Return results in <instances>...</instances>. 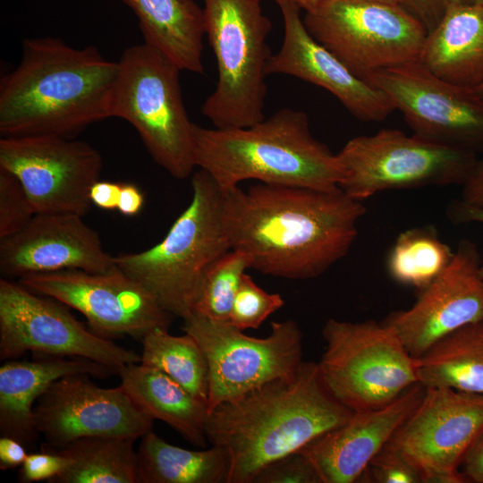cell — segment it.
Here are the masks:
<instances>
[{"label": "cell", "mask_w": 483, "mask_h": 483, "mask_svg": "<svg viewBox=\"0 0 483 483\" xmlns=\"http://www.w3.org/2000/svg\"><path fill=\"white\" fill-rule=\"evenodd\" d=\"M140 363L157 369L208 403L209 373L207 357L191 335H173L155 328L141 339Z\"/></svg>", "instance_id": "obj_29"}, {"label": "cell", "mask_w": 483, "mask_h": 483, "mask_svg": "<svg viewBox=\"0 0 483 483\" xmlns=\"http://www.w3.org/2000/svg\"><path fill=\"white\" fill-rule=\"evenodd\" d=\"M415 359L424 387L483 395V320L454 331Z\"/></svg>", "instance_id": "obj_27"}, {"label": "cell", "mask_w": 483, "mask_h": 483, "mask_svg": "<svg viewBox=\"0 0 483 483\" xmlns=\"http://www.w3.org/2000/svg\"><path fill=\"white\" fill-rule=\"evenodd\" d=\"M60 301L22 284L0 279V360L30 352L38 356L88 359L118 373L140 355L87 328Z\"/></svg>", "instance_id": "obj_12"}, {"label": "cell", "mask_w": 483, "mask_h": 483, "mask_svg": "<svg viewBox=\"0 0 483 483\" xmlns=\"http://www.w3.org/2000/svg\"><path fill=\"white\" fill-rule=\"evenodd\" d=\"M27 447L10 436L0 437V469L7 470L21 467L27 459Z\"/></svg>", "instance_id": "obj_40"}, {"label": "cell", "mask_w": 483, "mask_h": 483, "mask_svg": "<svg viewBox=\"0 0 483 483\" xmlns=\"http://www.w3.org/2000/svg\"><path fill=\"white\" fill-rule=\"evenodd\" d=\"M461 472L465 482L483 483V432L466 453Z\"/></svg>", "instance_id": "obj_38"}, {"label": "cell", "mask_w": 483, "mask_h": 483, "mask_svg": "<svg viewBox=\"0 0 483 483\" xmlns=\"http://www.w3.org/2000/svg\"><path fill=\"white\" fill-rule=\"evenodd\" d=\"M118 64L112 117L130 123L153 160L174 178H188L196 168L194 123L182 98L181 69L146 43L127 47Z\"/></svg>", "instance_id": "obj_7"}, {"label": "cell", "mask_w": 483, "mask_h": 483, "mask_svg": "<svg viewBox=\"0 0 483 483\" xmlns=\"http://www.w3.org/2000/svg\"><path fill=\"white\" fill-rule=\"evenodd\" d=\"M134 442L125 437L91 436L59 448H46L69 461L64 471L51 483H139Z\"/></svg>", "instance_id": "obj_28"}, {"label": "cell", "mask_w": 483, "mask_h": 483, "mask_svg": "<svg viewBox=\"0 0 483 483\" xmlns=\"http://www.w3.org/2000/svg\"><path fill=\"white\" fill-rule=\"evenodd\" d=\"M30 290L80 312L91 330L109 338L141 339L155 328L168 329L169 314L140 283L116 266L104 273L63 270L21 278Z\"/></svg>", "instance_id": "obj_16"}, {"label": "cell", "mask_w": 483, "mask_h": 483, "mask_svg": "<svg viewBox=\"0 0 483 483\" xmlns=\"http://www.w3.org/2000/svg\"><path fill=\"white\" fill-rule=\"evenodd\" d=\"M135 13L144 43L181 71L202 74L203 9L194 0H123Z\"/></svg>", "instance_id": "obj_25"}, {"label": "cell", "mask_w": 483, "mask_h": 483, "mask_svg": "<svg viewBox=\"0 0 483 483\" xmlns=\"http://www.w3.org/2000/svg\"><path fill=\"white\" fill-rule=\"evenodd\" d=\"M482 432L483 395L425 387L389 444L415 466L423 483H463L462 461Z\"/></svg>", "instance_id": "obj_15"}, {"label": "cell", "mask_w": 483, "mask_h": 483, "mask_svg": "<svg viewBox=\"0 0 483 483\" xmlns=\"http://www.w3.org/2000/svg\"><path fill=\"white\" fill-rule=\"evenodd\" d=\"M35 426L44 448H59L76 439L114 436L137 440L153 422L120 385L97 386L86 374L55 381L34 407Z\"/></svg>", "instance_id": "obj_17"}, {"label": "cell", "mask_w": 483, "mask_h": 483, "mask_svg": "<svg viewBox=\"0 0 483 483\" xmlns=\"http://www.w3.org/2000/svg\"><path fill=\"white\" fill-rule=\"evenodd\" d=\"M252 483H321V480L308 457L298 451L267 465Z\"/></svg>", "instance_id": "obj_35"}, {"label": "cell", "mask_w": 483, "mask_h": 483, "mask_svg": "<svg viewBox=\"0 0 483 483\" xmlns=\"http://www.w3.org/2000/svg\"><path fill=\"white\" fill-rule=\"evenodd\" d=\"M481 263L476 244L462 240L447 267L419 292L415 303L385 320L414 358L454 331L483 320Z\"/></svg>", "instance_id": "obj_18"}, {"label": "cell", "mask_w": 483, "mask_h": 483, "mask_svg": "<svg viewBox=\"0 0 483 483\" xmlns=\"http://www.w3.org/2000/svg\"><path fill=\"white\" fill-rule=\"evenodd\" d=\"M100 153L85 141L57 136L2 137L0 167L24 187L36 214L86 215L99 180Z\"/></svg>", "instance_id": "obj_14"}, {"label": "cell", "mask_w": 483, "mask_h": 483, "mask_svg": "<svg viewBox=\"0 0 483 483\" xmlns=\"http://www.w3.org/2000/svg\"><path fill=\"white\" fill-rule=\"evenodd\" d=\"M139 483H228L231 461L222 447L190 450L169 444L153 430L140 438Z\"/></svg>", "instance_id": "obj_26"}, {"label": "cell", "mask_w": 483, "mask_h": 483, "mask_svg": "<svg viewBox=\"0 0 483 483\" xmlns=\"http://www.w3.org/2000/svg\"><path fill=\"white\" fill-rule=\"evenodd\" d=\"M322 336L321 378L352 411L383 407L419 384L416 359L385 321L329 318Z\"/></svg>", "instance_id": "obj_8"}, {"label": "cell", "mask_w": 483, "mask_h": 483, "mask_svg": "<svg viewBox=\"0 0 483 483\" xmlns=\"http://www.w3.org/2000/svg\"><path fill=\"white\" fill-rule=\"evenodd\" d=\"M114 267L98 233L77 214H36L0 240V271L8 279L63 270L104 273Z\"/></svg>", "instance_id": "obj_19"}, {"label": "cell", "mask_w": 483, "mask_h": 483, "mask_svg": "<svg viewBox=\"0 0 483 483\" xmlns=\"http://www.w3.org/2000/svg\"><path fill=\"white\" fill-rule=\"evenodd\" d=\"M68 462L64 455L52 449L43 448L39 453H29L20 467L19 481L33 483L45 480L51 483L64 471Z\"/></svg>", "instance_id": "obj_36"}, {"label": "cell", "mask_w": 483, "mask_h": 483, "mask_svg": "<svg viewBox=\"0 0 483 483\" xmlns=\"http://www.w3.org/2000/svg\"><path fill=\"white\" fill-rule=\"evenodd\" d=\"M249 268L250 258L241 250L232 249L219 257L200 279L192 313L218 322H229L234 296Z\"/></svg>", "instance_id": "obj_31"}, {"label": "cell", "mask_w": 483, "mask_h": 483, "mask_svg": "<svg viewBox=\"0 0 483 483\" xmlns=\"http://www.w3.org/2000/svg\"><path fill=\"white\" fill-rule=\"evenodd\" d=\"M446 214L454 224L479 223L483 225V207L469 204L462 199L452 201ZM480 275L483 278V262L480 266Z\"/></svg>", "instance_id": "obj_41"}, {"label": "cell", "mask_w": 483, "mask_h": 483, "mask_svg": "<svg viewBox=\"0 0 483 483\" xmlns=\"http://www.w3.org/2000/svg\"><path fill=\"white\" fill-rule=\"evenodd\" d=\"M118 61L60 38H25L21 58L0 80L2 137L73 138L112 117Z\"/></svg>", "instance_id": "obj_2"}, {"label": "cell", "mask_w": 483, "mask_h": 483, "mask_svg": "<svg viewBox=\"0 0 483 483\" xmlns=\"http://www.w3.org/2000/svg\"><path fill=\"white\" fill-rule=\"evenodd\" d=\"M192 197L164 239L115 266L143 285L171 315L186 318L207 268L232 250L223 217L224 191L204 170L191 178Z\"/></svg>", "instance_id": "obj_5"}, {"label": "cell", "mask_w": 483, "mask_h": 483, "mask_svg": "<svg viewBox=\"0 0 483 483\" xmlns=\"http://www.w3.org/2000/svg\"><path fill=\"white\" fill-rule=\"evenodd\" d=\"M311 36L356 76L419 60L428 30L400 4L321 0L306 12Z\"/></svg>", "instance_id": "obj_10"}, {"label": "cell", "mask_w": 483, "mask_h": 483, "mask_svg": "<svg viewBox=\"0 0 483 483\" xmlns=\"http://www.w3.org/2000/svg\"><path fill=\"white\" fill-rule=\"evenodd\" d=\"M374 1H381V2H386V3L400 4L403 5V0H374Z\"/></svg>", "instance_id": "obj_47"}, {"label": "cell", "mask_w": 483, "mask_h": 483, "mask_svg": "<svg viewBox=\"0 0 483 483\" xmlns=\"http://www.w3.org/2000/svg\"><path fill=\"white\" fill-rule=\"evenodd\" d=\"M367 80L402 113L413 134L483 151V97L474 88L447 81L419 60L377 71Z\"/></svg>", "instance_id": "obj_13"}, {"label": "cell", "mask_w": 483, "mask_h": 483, "mask_svg": "<svg viewBox=\"0 0 483 483\" xmlns=\"http://www.w3.org/2000/svg\"><path fill=\"white\" fill-rule=\"evenodd\" d=\"M205 34L214 52L217 81L201 106L215 128L250 126L266 116L267 66L272 56L270 20L261 0H203Z\"/></svg>", "instance_id": "obj_6"}, {"label": "cell", "mask_w": 483, "mask_h": 483, "mask_svg": "<svg viewBox=\"0 0 483 483\" xmlns=\"http://www.w3.org/2000/svg\"><path fill=\"white\" fill-rule=\"evenodd\" d=\"M284 305L279 293H269L244 274L231 309L229 323L240 330L258 329L274 312Z\"/></svg>", "instance_id": "obj_32"}, {"label": "cell", "mask_w": 483, "mask_h": 483, "mask_svg": "<svg viewBox=\"0 0 483 483\" xmlns=\"http://www.w3.org/2000/svg\"><path fill=\"white\" fill-rule=\"evenodd\" d=\"M449 4H482L483 0H447Z\"/></svg>", "instance_id": "obj_45"}, {"label": "cell", "mask_w": 483, "mask_h": 483, "mask_svg": "<svg viewBox=\"0 0 483 483\" xmlns=\"http://www.w3.org/2000/svg\"><path fill=\"white\" fill-rule=\"evenodd\" d=\"M35 215L20 180L0 167V240L21 230Z\"/></svg>", "instance_id": "obj_33"}, {"label": "cell", "mask_w": 483, "mask_h": 483, "mask_svg": "<svg viewBox=\"0 0 483 483\" xmlns=\"http://www.w3.org/2000/svg\"><path fill=\"white\" fill-rule=\"evenodd\" d=\"M424 391L423 386L416 384L383 407L353 411L345 422L301 449L321 483L359 482L372 459L417 406Z\"/></svg>", "instance_id": "obj_21"}, {"label": "cell", "mask_w": 483, "mask_h": 483, "mask_svg": "<svg viewBox=\"0 0 483 483\" xmlns=\"http://www.w3.org/2000/svg\"><path fill=\"white\" fill-rule=\"evenodd\" d=\"M278 5L284 21V38L279 51L268 62L267 75H290L318 86L360 121L380 122L395 110L382 90L352 73L311 36L299 5L291 2Z\"/></svg>", "instance_id": "obj_20"}, {"label": "cell", "mask_w": 483, "mask_h": 483, "mask_svg": "<svg viewBox=\"0 0 483 483\" xmlns=\"http://www.w3.org/2000/svg\"><path fill=\"white\" fill-rule=\"evenodd\" d=\"M453 251L432 226L413 227L401 233L387 258L386 267L397 283L419 292L449 265Z\"/></svg>", "instance_id": "obj_30"}, {"label": "cell", "mask_w": 483, "mask_h": 483, "mask_svg": "<svg viewBox=\"0 0 483 483\" xmlns=\"http://www.w3.org/2000/svg\"><path fill=\"white\" fill-rule=\"evenodd\" d=\"M463 201L483 207V160H478L469 177L462 185Z\"/></svg>", "instance_id": "obj_42"}, {"label": "cell", "mask_w": 483, "mask_h": 483, "mask_svg": "<svg viewBox=\"0 0 483 483\" xmlns=\"http://www.w3.org/2000/svg\"><path fill=\"white\" fill-rule=\"evenodd\" d=\"M183 322V331L196 339L208 360V411L267 382L292 377L303 363L302 332L292 319L272 322L263 338L196 313Z\"/></svg>", "instance_id": "obj_11"}, {"label": "cell", "mask_w": 483, "mask_h": 483, "mask_svg": "<svg viewBox=\"0 0 483 483\" xmlns=\"http://www.w3.org/2000/svg\"><path fill=\"white\" fill-rule=\"evenodd\" d=\"M121 187L122 182L98 180L89 191L92 204L105 210L117 208Z\"/></svg>", "instance_id": "obj_39"}, {"label": "cell", "mask_w": 483, "mask_h": 483, "mask_svg": "<svg viewBox=\"0 0 483 483\" xmlns=\"http://www.w3.org/2000/svg\"><path fill=\"white\" fill-rule=\"evenodd\" d=\"M352 411L325 386L318 363L258 386L208 412V443L229 454L228 483H252L267 465L343 424Z\"/></svg>", "instance_id": "obj_3"}, {"label": "cell", "mask_w": 483, "mask_h": 483, "mask_svg": "<svg viewBox=\"0 0 483 483\" xmlns=\"http://www.w3.org/2000/svg\"><path fill=\"white\" fill-rule=\"evenodd\" d=\"M196 167L222 190L247 180L331 191L339 188L337 154L311 133L307 114L284 108L247 127L205 128L194 123Z\"/></svg>", "instance_id": "obj_4"}, {"label": "cell", "mask_w": 483, "mask_h": 483, "mask_svg": "<svg viewBox=\"0 0 483 483\" xmlns=\"http://www.w3.org/2000/svg\"><path fill=\"white\" fill-rule=\"evenodd\" d=\"M263 1V0H261ZM276 2L277 4L284 2H291L299 5L305 12L313 10L321 0H271Z\"/></svg>", "instance_id": "obj_44"}, {"label": "cell", "mask_w": 483, "mask_h": 483, "mask_svg": "<svg viewBox=\"0 0 483 483\" xmlns=\"http://www.w3.org/2000/svg\"><path fill=\"white\" fill-rule=\"evenodd\" d=\"M144 195L132 183H122L117 210L125 216L138 215L144 206Z\"/></svg>", "instance_id": "obj_43"}, {"label": "cell", "mask_w": 483, "mask_h": 483, "mask_svg": "<svg viewBox=\"0 0 483 483\" xmlns=\"http://www.w3.org/2000/svg\"><path fill=\"white\" fill-rule=\"evenodd\" d=\"M359 482L423 483V479L415 466L388 442L372 459Z\"/></svg>", "instance_id": "obj_34"}, {"label": "cell", "mask_w": 483, "mask_h": 483, "mask_svg": "<svg viewBox=\"0 0 483 483\" xmlns=\"http://www.w3.org/2000/svg\"><path fill=\"white\" fill-rule=\"evenodd\" d=\"M419 61L447 81L470 88L483 83V3L449 4L428 32Z\"/></svg>", "instance_id": "obj_23"}, {"label": "cell", "mask_w": 483, "mask_h": 483, "mask_svg": "<svg viewBox=\"0 0 483 483\" xmlns=\"http://www.w3.org/2000/svg\"><path fill=\"white\" fill-rule=\"evenodd\" d=\"M232 249L250 268L286 279H313L350 250L366 208L340 188L331 191L258 182L223 190Z\"/></svg>", "instance_id": "obj_1"}, {"label": "cell", "mask_w": 483, "mask_h": 483, "mask_svg": "<svg viewBox=\"0 0 483 483\" xmlns=\"http://www.w3.org/2000/svg\"><path fill=\"white\" fill-rule=\"evenodd\" d=\"M337 157L339 188L360 201L389 190L462 185L479 160L475 152L394 129L352 138Z\"/></svg>", "instance_id": "obj_9"}, {"label": "cell", "mask_w": 483, "mask_h": 483, "mask_svg": "<svg viewBox=\"0 0 483 483\" xmlns=\"http://www.w3.org/2000/svg\"><path fill=\"white\" fill-rule=\"evenodd\" d=\"M117 374L121 386L148 416L166 423L193 445L207 447L206 402L164 372L140 362L128 364Z\"/></svg>", "instance_id": "obj_24"}, {"label": "cell", "mask_w": 483, "mask_h": 483, "mask_svg": "<svg viewBox=\"0 0 483 483\" xmlns=\"http://www.w3.org/2000/svg\"><path fill=\"white\" fill-rule=\"evenodd\" d=\"M116 373L96 361L70 357L41 356L31 361L7 360L0 367V433L32 447L38 434L34 407L57 379L75 374L106 377Z\"/></svg>", "instance_id": "obj_22"}, {"label": "cell", "mask_w": 483, "mask_h": 483, "mask_svg": "<svg viewBox=\"0 0 483 483\" xmlns=\"http://www.w3.org/2000/svg\"><path fill=\"white\" fill-rule=\"evenodd\" d=\"M447 5V0H403V6L421 21L428 32L440 21Z\"/></svg>", "instance_id": "obj_37"}, {"label": "cell", "mask_w": 483, "mask_h": 483, "mask_svg": "<svg viewBox=\"0 0 483 483\" xmlns=\"http://www.w3.org/2000/svg\"><path fill=\"white\" fill-rule=\"evenodd\" d=\"M475 90L477 91V93L481 97H483V83L479 84V86H477L476 88H474Z\"/></svg>", "instance_id": "obj_46"}]
</instances>
